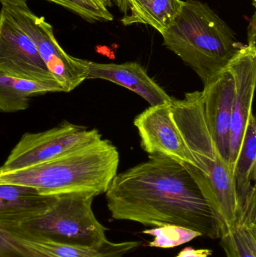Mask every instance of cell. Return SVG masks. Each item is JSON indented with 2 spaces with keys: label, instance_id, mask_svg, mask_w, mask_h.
I'll list each match as a JSON object with an SVG mask.
<instances>
[{
  "label": "cell",
  "instance_id": "277c9868",
  "mask_svg": "<svg viewBox=\"0 0 256 257\" xmlns=\"http://www.w3.org/2000/svg\"><path fill=\"white\" fill-rule=\"evenodd\" d=\"M162 37L164 46L189 66L204 86L224 72L244 45L228 24L199 0L183 1L181 12Z\"/></svg>",
  "mask_w": 256,
  "mask_h": 257
},
{
  "label": "cell",
  "instance_id": "603a6c76",
  "mask_svg": "<svg viewBox=\"0 0 256 257\" xmlns=\"http://www.w3.org/2000/svg\"><path fill=\"white\" fill-rule=\"evenodd\" d=\"M2 7L6 8H26L27 0H0Z\"/></svg>",
  "mask_w": 256,
  "mask_h": 257
},
{
  "label": "cell",
  "instance_id": "7c38bea8",
  "mask_svg": "<svg viewBox=\"0 0 256 257\" xmlns=\"http://www.w3.org/2000/svg\"><path fill=\"white\" fill-rule=\"evenodd\" d=\"M234 94V80L227 69L204 86L201 91L204 117L209 131L221 156L228 163Z\"/></svg>",
  "mask_w": 256,
  "mask_h": 257
},
{
  "label": "cell",
  "instance_id": "5bb4252c",
  "mask_svg": "<svg viewBox=\"0 0 256 257\" xmlns=\"http://www.w3.org/2000/svg\"><path fill=\"white\" fill-rule=\"evenodd\" d=\"M57 196L41 194L27 186L0 184V226H16L44 214Z\"/></svg>",
  "mask_w": 256,
  "mask_h": 257
},
{
  "label": "cell",
  "instance_id": "30bf717a",
  "mask_svg": "<svg viewBox=\"0 0 256 257\" xmlns=\"http://www.w3.org/2000/svg\"><path fill=\"white\" fill-rule=\"evenodd\" d=\"M234 83L232 121L230 140L229 163L231 171L234 169L240 152L246 125L252 113L256 82V46L244 45L226 68Z\"/></svg>",
  "mask_w": 256,
  "mask_h": 257
},
{
  "label": "cell",
  "instance_id": "ba28073f",
  "mask_svg": "<svg viewBox=\"0 0 256 257\" xmlns=\"http://www.w3.org/2000/svg\"><path fill=\"white\" fill-rule=\"evenodd\" d=\"M0 74L54 86L63 92L33 41L5 7L0 10Z\"/></svg>",
  "mask_w": 256,
  "mask_h": 257
},
{
  "label": "cell",
  "instance_id": "cb8c5ba5",
  "mask_svg": "<svg viewBox=\"0 0 256 257\" xmlns=\"http://www.w3.org/2000/svg\"><path fill=\"white\" fill-rule=\"evenodd\" d=\"M249 25L252 28L249 30V36H248V44L249 45H255V15L252 17V21L249 23Z\"/></svg>",
  "mask_w": 256,
  "mask_h": 257
},
{
  "label": "cell",
  "instance_id": "3957f363",
  "mask_svg": "<svg viewBox=\"0 0 256 257\" xmlns=\"http://www.w3.org/2000/svg\"><path fill=\"white\" fill-rule=\"evenodd\" d=\"M173 117L190 151L196 167L183 164L221 223V231L234 226L236 200L233 173L221 156L204 117L201 91L187 93L183 99H172Z\"/></svg>",
  "mask_w": 256,
  "mask_h": 257
},
{
  "label": "cell",
  "instance_id": "d4e9b609",
  "mask_svg": "<svg viewBox=\"0 0 256 257\" xmlns=\"http://www.w3.org/2000/svg\"><path fill=\"white\" fill-rule=\"evenodd\" d=\"M117 6L120 9L122 12L126 13L128 12L127 5H126V0H115Z\"/></svg>",
  "mask_w": 256,
  "mask_h": 257
},
{
  "label": "cell",
  "instance_id": "4fadbf2b",
  "mask_svg": "<svg viewBox=\"0 0 256 257\" xmlns=\"http://www.w3.org/2000/svg\"><path fill=\"white\" fill-rule=\"evenodd\" d=\"M87 80L111 81L139 95L150 105L169 103L172 97L156 84L141 65L135 62L116 64L99 63L88 60Z\"/></svg>",
  "mask_w": 256,
  "mask_h": 257
},
{
  "label": "cell",
  "instance_id": "d6986e66",
  "mask_svg": "<svg viewBox=\"0 0 256 257\" xmlns=\"http://www.w3.org/2000/svg\"><path fill=\"white\" fill-rule=\"evenodd\" d=\"M142 233L153 238L148 243L149 247L162 249L174 248L201 236V233L196 231L177 225L150 228L143 231Z\"/></svg>",
  "mask_w": 256,
  "mask_h": 257
},
{
  "label": "cell",
  "instance_id": "9a60e30c",
  "mask_svg": "<svg viewBox=\"0 0 256 257\" xmlns=\"http://www.w3.org/2000/svg\"><path fill=\"white\" fill-rule=\"evenodd\" d=\"M130 13L121 19L124 26L141 24L151 26L163 35L181 12V0H126Z\"/></svg>",
  "mask_w": 256,
  "mask_h": 257
},
{
  "label": "cell",
  "instance_id": "44dd1931",
  "mask_svg": "<svg viewBox=\"0 0 256 257\" xmlns=\"http://www.w3.org/2000/svg\"><path fill=\"white\" fill-rule=\"evenodd\" d=\"M0 257H53L0 226Z\"/></svg>",
  "mask_w": 256,
  "mask_h": 257
},
{
  "label": "cell",
  "instance_id": "8fae6325",
  "mask_svg": "<svg viewBox=\"0 0 256 257\" xmlns=\"http://www.w3.org/2000/svg\"><path fill=\"white\" fill-rule=\"evenodd\" d=\"M236 200L234 226H256V121L250 114L233 169Z\"/></svg>",
  "mask_w": 256,
  "mask_h": 257
},
{
  "label": "cell",
  "instance_id": "9c48e42d",
  "mask_svg": "<svg viewBox=\"0 0 256 257\" xmlns=\"http://www.w3.org/2000/svg\"><path fill=\"white\" fill-rule=\"evenodd\" d=\"M141 148L151 156H162L181 164L196 163L177 127L169 103L150 105L134 120Z\"/></svg>",
  "mask_w": 256,
  "mask_h": 257
},
{
  "label": "cell",
  "instance_id": "e0dca14e",
  "mask_svg": "<svg viewBox=\"0 0 256 257\" xmlns=\"http://www.w3.org/2000/svg\"><path fill=\"white\" fill-rule=\"evenodd\" d=\"M59 92L62 91L54 86L0 74V111H24L30 105L31 96Z\"/></svg>",
  "mask_w": 256,
  "mask_h": 257
},
{
  "label": "cell",
  "instance_id": "5b68a950",
  "mask_svg": "<svg viewBox=\"0 0 256 257\" xmlns=\"http://www.w3.org/2000/svg\"><path fill=\"white\" fill-rule=\"evenodd\" d=\"M95 197L89 193L58 196L44 214L21 224L3 228L22 239L68 245H101L108 240L106 228L97 220L92 208Z\"/></svg>",
  "mask_w": 256,
  "mask_h": 257
},
{
  "label": "cell",
  "instance_id": "7402d4cb",
  "mask_svg": "<svg viewBox=\"0 0 256 257\" xmlns=\"http://www.w3.org/2000/svg\"><path fill=\"white\" fill-rule=\"evenodd\" d=\"M213 250L210 249H195L192 247L183 248L176 257H209L211 256Z\"/></svg>",
  "mask_w": 256,
  "mask_h": 257
},
{
  "label": "cell",
  "instance_id": "8992f818",
  "mask_svg": "<svg viewBox=\"0 0 256 257\" xmlns=\"http://www.w3.org/2000/svg\"><path fill=\"white\" fill-rule=\"evenodd\" d=\"M6 9L33 41L48 71L64 93L75 90L87 80L88 60L67 54L56 39L52 26L44 17L38 16L28 7Z\"/></svg>",
  "mask_w": 256,
  "mask_h": 257
},
{
  "label": "cell",
  "instance_id": "7a4b0ae2",
  "mask_svg": "<svg viewBox=\"0 0 256 257\" xmlns=\"http://www.w3.org/2000/svg\"><path fill=\"white\" fill-rule=\"evenodd\" d=\"M120 154L100 139L45 163L15 171L0 170V184L27 186L45 196L106 193L117 175Z\"/></svg>",
  "mask_w": 256,
  "mask_h": 257
},
{
  "label": "cell",
  "instance_id": "6da1fadb",
  "mask_svg": "<svg viewBox=\"0 0 256 257\" xmlns=\"http://www.w3.org/2000/svg\"><path fill=\"white\" fill-rule=\"evenodd\" d=\"M114 220L146 226L177 225L219 239L221 223L183 164L151 156L114 177L105 193Z\"/></svg>",
  "mask_w": 256,
  "mask_h": 257
},
{
  "label": "cell",
  "instance_id": "83f0119b",
  "mask_svg": "<svg viewBox=\"0 0 256 257\" xmlns=\"http://www.w3.org/2000/svg\"><path fill=\"white\" fill-rule=\"evenodd\" d=\"M126 5H127V4H126Z\"/></svg>",
  "mask_w": 256,
  "mask_h": 257
},
{
  "label": "cell",
  "instance_id": "ffe728a7",
  "mask_svg": "<svg viewBox=\"0 0 256 257\" xmlns=\"http://www.w3.org/2000/svg\"><path fill=\"white\" fill-rule=\"evenodd\" d=\"M76 14L89 22H104L114 20L108 8L96 0H47Z\"/></svg>",
  "mask_w": 256,
  "mask_h": 257
},
{
  "label": "cell",
  "instance_id": "52a82bcc",
  "mask_svg": "<svg viewBox=\"0 0 256 257\" xmlns=\"http://www.w3.org/2000/svg\"><path fill=\"white\" fill-rule=\"evenodd\" d=\"M102 139L97 130L64 121L40 133H25L0 170L15 171L45 163Z\"/></svg>",
  "mask_w": 256,
  "mask_h": 257
},
{
  "label": "cell",
  "instance_id": "484cf974",
  "mask_svg": "<svg viewBox=\"0 0 256 257\" xmlns=\"http://www.w3.org/2000/svg\"><path fill=\"white\" fill-rule=\"evenodd\" d=\"M96 1L99 2V3H102L104 6H105L108 8L111 6V3H112L113 0H96Z\"/></svg>",
  "mask_w": 256,
  "mask_h": 257
},
{
  "label": "cell",
  "instance_id": "4316f807",
  "mask_svg": "<svg viewBox=\"0 0 256 257\" xmlns=\"http://www.w3.org/2000/svg\"><path fill=\"white\" fill-rule=\"evenodd\" d=\"M255 0H253V2H255Z\"/></svg>",
  "mask_w": 256,
  "mask_h": 257
},
{
  "label": "cell",
  "instance_id": "ac0fdd59",
  "mask_svg": "<svg viewBox=\"0 0 256 257\" xmlns=\"http://www.w3.org/2000/svg\"><path fill=\"white\" fill-rule=\"evenodd\" d=\"M219 239L227 257H256V226H233L221 231Z\"/></svg>",
  "mask_w": 256,
  "mask_h": 257
},
{
  "label": "cell",
  "instance_id": "2e32d148",
  "mask_svg": "<svg viewBox=\"0 0 256 257\" xmlns=\"http://www.w3.org/2000/svg\"><path fill=\"white\" fill-rule=\"evenodd\" d=\"M25 240V239H24ZM36 250L53 257H123L139 247L136 241L111 242L108 241L99 246H76L58 244L51 241L25 240Z\"/></svg>",
  "mask_w": 256,
  "mask_h": 257
}]
</instances>
